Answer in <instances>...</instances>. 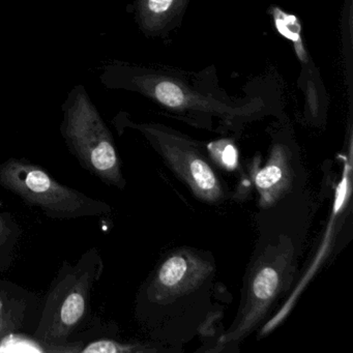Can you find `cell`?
<instances>
[{
  "mask_svg": "<svg viewBox=\"0 0 353 353\" xmlns=\"http://www.w3.org/2000/svg\"><path fill=\"white\" fill-rule=\"evenodd\" d=\"M99 78L107 90L140 94L172 117L210 131L214 121L225 129H241L272 110L270 92L262 88H253L239 98L227 94L214 65L189 72L114 61L102 68Z\"/></svg>",
  "mask_w": 353,
  "mask_h": 353,
  "instance_id": "6da1fadb",
  "label": "cell"
},
{
  "mask_svg": "<svg viewBox=\"0 0 353 353\" xmlns=\"http://www.w3.org/2000/svg\"><path fill=\"white\" fill-rule=\"evenodd\" d=\"M102 257L92 248L75 264L65 261L51 284L34 336L61 347L63 353L79 352L81 341L71 338L88 319L92 290L102 276Z\"/></svg>",
  "mask_w": 353,
  "mask_h": 353,
  "instance_id": "7a4b0ae2",
  "label": "cell"
},
{
  "mask_svg": "<svg viewBox=\"0 0 353 353\" xmlns=\"http://www.w3.org/2000/svg\"><path fill=\"white\" fill-rule=\"evenodd\" d=\"M61 136L84 170L108 185L123 190L125 179L112 133L85 86H74L61 106Z\"/></svg>",
  "mask_w": 353,
  "mask_h": 353,
  "instance_id": "3957f363",
  "label": "cell"
},
{
  "mask_svg": "<svg viewBox=\"0 0 353 353\" xmlns=\"http://www.w3.org/2000/svg\"><path fill=\"white\" fill-rule=\"evenodd\" d=\"M0 187L54 220L92 218L110 212L108 204L61 185L46 169L26 159H8L0 164Z\"/></svg>",
  "mask_w": 353,
  "mask_h": 353,
  "instance_id": "277c9868",
  "label": "cell"
},
{
  "mask_svg": "<svg viewBox=\"0 0 353 353\" xmlns=\"http://www.w3.org/2000/svg\"><path fill=\"white\" fill-rule=\"evenodd\" d=\"M112 123L119 131L130 128L139 132L196 197L208 203L222 201V181L197 141L161 123H135L127 113H119Z\"/></svg>",
  "mask_w": 353,
  "mask_h": 353,
  "instance_id": "5b68a950",
  "label": "cell"
},
{
  "mask_svg": "<svg viewBox=\"0 0 353 353\" xmlns=\"http://www.w3.org/2000/svg\"><path fill=\"white\" fill-rule=\"evenodd\" d=\"M294 247L289 239L268 247L250 276L239 316L230 330L220 339L221 344H231L247 338L265 317L272 303L289 284L294 270Z\"/></svg>",
  "mask_w": 353,
  "mask_h": 353,
  "instance_id": "8992f818",
  "label": "cell"
},
{
  "mask_svg": "<svg viewBox=\"0 0 353 353\" xmlns=\"http://www.w3.org/2000/svg\"><path fill=\"white\" fill-rule=\"evenodd\" d=\"M212 272V262L199 254L181 250L161 264L148 289V295L157 303L174 301L196 290Z\"/></svg>",
  "mask_w": 353,
  "mask_h": 353,
  "instance_id": "52a82bcc",
  "label": "cell"
},
{
  "mask_svg": "<svg viewBox=\"0 0 353 353\" xmlns=\"http://www.w3.org/2000/svg\"><path fill=\"white\" fill-rule=\"evenodd\" d=\"M191 0H133L129 12L148 39H166L181 28Z\"/></svg>",
  "mask_w": 353,
  "mask_h": 353,
  "instance_id": "ba28073f",
  "label": "cell"
},
{
  "mask_svg": "<svg viewBox=\"0 0 353 353\" xmlns=\"http://www.w3.org/2000/svg\"><path fill=\"white\" fill-rule=\"evenodd\" d=\"M292 152L286 144L274 143L268 162L254 179L264 208L272 206L290 192L292 188Z\"/></svg>",
  "mask_w": 353,
  "mask_h": 353,
  "instance_id": "9c48e42d",
  "label": "cell"
},
{
  "mask_svg": "<svg viewBox=\"0 0 353 353\" xmlns=\"http://www.w3.org/2000/svg\"><path fill=\"white\" fill-rule=\"evenodd\" d=\"M299 86L305 97V113L310 119H318L327 108V94L322 83L319 72L313 63L303 65Z\"/></svg>",
  "mask_w": 353,
  "mask_h": 353,
  "instance_id": "30bf717a",
  "label": "cell"
},
{
  "mask_svg": "<svg viewBox=\"0 0 353 353\" xmlns=\"http://www.w3.org/2000/svg\"><path fill=\"white\" fill-rule=\"evenodd\" d=\"M353 0H345L341 18V38H342L343 61H344L345 84L349 104L353 97Z\"/></svg>",
  "mask_w": 353,
  "mask_h": 353,
  "instance_id": "8fae6325",
  "label": "cell"
},
{
  "mask_svg": "<svg viewBox=\"0 0 353 353\" xmlns=\"http://www.w3.org/2000/svg\"><path fill=\"white\" fill-rule=\"evenodd\" d=\"M26 303L11 296L0 289V338L10 332H18L26 313Z\"/></svg>",
  "mask_w": 353,
  "mask_h": 353,
  "instance_id": "7c38bea8",
  "label": "cell"
},
{
  "mask_svg": "<svg viewBox=\"0 0 353 353\" xmlns=\"http://www.w3.org/2000/svg\"><path fill=\"white\" fill-rule=\"evenodd\" d=\"M0 352L63 353V350L61 347L43 342L34 336L14 332L0 338Z\"/></svg>",
  "mask_w": 353,
  "mask_h": 353,
  "instance_id": "4fadbf2b",
  "label": "cell"
},
{
  "mask_svg": "<svg viewBox=\"0 0 353 353\" xmlns=\"http://www.w3.org/2000/svg\"><path fill=\"white\" fill-rule=\"evenodd\" d=\"M156 352V349L150 348L136 343H123L112 339H96L84 344L82 342L79 353H141Z\"/></svg>",
  "mask_w": 353,
  "mask_h": 353,
  "instance_id": "5bb4252c",
  "label": "cell"
},
{
  "mask_svg": "<svg viewBox=\"0 0 353 353\" xmlns=\"http://www.w3.org/2000/svg\"><path fill=\"white\" fill-rule=\"evenodd\" d=\"M19 227L11 216L0 212V254L10 253L18 239Z\"/></svg>",
  "mask_w": 353,
  "mask_h": 353,
  "instance_id": "9a60e30c",
  "label": "cell"
},
{
  "mask_svg": "<svg viewBox=\"0 0 353 353\" xmlns=\"http://www.w3.org/2000/svg\"><path fill=\"white\" fill-rule=\"evenodd\" d=\"M210 154L214 157V160L219 162V164L224 166L227 169H233L236 166L237 156L236 150L230 144L223 145L222 142L210 144Z\"/></svg>",
  "mask_w": 353,
  "mask_h": 353,
  "instance_id": "2e32d148",
  "label": "cell"
}]
</instances>
